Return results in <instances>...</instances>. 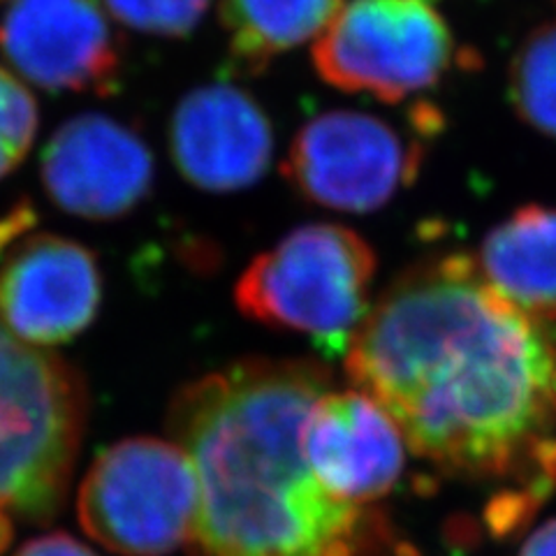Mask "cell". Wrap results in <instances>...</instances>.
<instances>
[{
	"mask_svg": "<svg viewBox=\"0 0 556 556\" xmlns=\"http://www.w3.org/2000/svg\"><path fill=\"white\" fill-rule=\"evenodd\" d=\"M343 367L417 457L452 473L506 476L556 427V345L464 255L396 278Z\"/></svg>",
	"mask_w": 556,
	"mask_h": 556,
	"instance_id": "cell-1",
	"label": "cell"
},
{
	"mask_svg": "<svg viewBox=\"0 0 556 556\" xmlns=\"http://www.w3.org/2000/svg\"><path fill=\"white\" fill-rule=\"evenodd\" d=\"M332 374L249 357L174 394L167 429L198 476L193 556H371L378 519L339 501L304 459L302 427Z\"/></svg>",
	"mask_w": 556,
	"mask_h": 556,
	"instance_id": "cell-2",
	"label": "cell"
},
{
	"mask_svg": "<svg viewBox=\"0 0 556 556\" xmlns=\"http://www.w3.org/2000/svg\"><path fill=\"white\" fill-rule=\"evenodd\" d=\"M89 415L81 376L0 318V508L49 521L63 508Z\"/></svg>",
	"mask_w": 556,
	"mask_h": 556,
	"instance_id": "cell-3",
	"label": "cell"
},
{
	"mask_svg": "<svg viewBox=\"0 0 556 556\" xmlns=\"http://www.w3.org/2000/svg\"><path fill=\"white\" fill-rule=\"evenodd\" d=\"M374 274L367 239L337 223H311L253 257L235 302L247 318L302 334L327 357H345L371 308Z\"/></svg>",
	"mask_w": 556,
	"mask_h": 556,
	"instance_id": "cell-4",
	"label": "cell"
},
{
	"mask_svg": "<svg viewBox=\"0 0 556 556\" xmlns=\"http://www.w3.org/2000/svg\"><path fill=\"white\" fill-rule=\"evenodd\" d=\"M198 476L174 443L135 437L110 445L84 476L77 513L96 543L121 556H165L188 543Z\"/></svg>",
	"mask_w": 556,
	"mask_h": 556,
	"instance_id": "cell-5",
	"label": "cell"
},
{
	"mask_svg": "<svg viewBox=\"0 0 556 556\" xmlns=\"http://www.w3.org/2000/svg\"><path fill=\"white\" fill-rule=\"evenodd\" d=\"M452 51V33L431 0H348L311 56L334 89L399 102L437 84Z\"/></svg>",
	"mask_w": 556,
	"mask_h": 556,
	"instance_id": "cell-6",
	"label": "cell"
},
{
	"mask_svg": "<svg viewBox=\"0 0 556 556\" xmlns=\"http://www.w3.org/2000/svg\"><path fill=\"white\" fill-rule=\"evenodd\" d=\"M102 304V271L84 243L42 230L30 204L0 216V318L22 341L77 339Z\"/></svg>",
	"mask_w": 556,
	"mask_h": 556,
	"instance_id": "cell-7",
	"label": "cell"
},
{
	"mask_svg": "<svg viewBox=\"0 0 556 556\" xmlns=\"http://www.w3.org/2000/svg\"><path fill=\"white\" fill-rule=\"evenodd\" d=\"M420 167V149L380 116L332 110L294 135L283 177L302 200L348 214L388 204Z\"/></svg>",
	"mask_w": 556,
	"mask_h": 556,
	"instance_id": "cell-8",
	"label": "cell"
},
{
	"mask_svg": "<svg viewBox=\"0 0 556 556\" xmlns=\"http://www.w3.org/2000/svg\"><path fill=\"white\" fill-rule=\"evenodd\" d=\"M0 54L49 93L110 96L124 65L100 0H12L0 16Z\"/></svg>",
	"mask_w": 556,
	"mask_h": 556,
	"instance_id": "cell-9",
	"label": "cell"
},
{
	"mask_svg": "<svg viewBox=\"0 0 556 556\" xmlns=\"http://www.w3.org/2000/svg\"><path fill=\"white\" fill-rule=\"evenodd\" d=\"M45 193L65 214L116 220L142 204L155 163L142 135L104 114H79L49 137L40 161Z\"/></svg>",
	"mask_w": 556,
	"mask_h": 556,
	"instance_id": "cell-10",
	"label": "cell"
},
{
	"mask_svg": "<svg viewBox=\"0 0 556 556\" xmlns=\"http://www.w3.org/2000/svg\"><path fill=\"white\" fill-rule=\"evenodd\" d=\"M169 153L190 186L206 193H235L267 174L274 128L249 91L228 81L204 84L174 108Z\"/></svg>",
	"mask_w": 556,
	"mask_h": 556,
	"instance_id": "cell-11",
	"label": "cell"
},
{
	"mask_svg": "<svg viewBox=\"0 0 556 556\" xmlns=\"http://www.w3.org/2000/svg\"><path fill=\"white\" fill-rule=\"evenodd\" d=\"M304 459L339 501L367 508L402 480L406 439L402 429L362 390H327L302 427Z\"/></svg>",
	"mask_w": 556,
	"mask_h": 556,
	"instance_id": "cell-12",
	"label": "cell"
},
{
	"mask_svg": "<svg viewBox=\"0 0 556 556\" xmlns=\"http://www.w3.org/2000/svg\"><path fill=\"white\" fill-rule=\"evenodd\" d=\"M480 274L535 323H556V208L525 206L486 235Z\"/></svg>",
	"mask_w": 556,
	"mask_h": 556,
	"instance_id": "cell-13",
	"label": "cell"
},
{
	"mask_svg": "<svg viewBox=\"0 0 556 556\" xmlns=\"http://www.w3.org/2000/svg\"><path fill=\"white\" fill-rule=\"evenodd\" d=\"M341 5L343 0H218L232 67L263 75L278 56L318 40Z\"/></svg>",
	"mask_w": 556,
	"mask_h": 556,
	"instance_id": "cell-14",
	"label": "cell"
},
{
	"mask_svg": "<svg viewBox=\"0 0 556 556\" xmlns=\"http://www.w3.org/2000/svg\"><path fill=\"white\" fill-rule=\"evenodd\" d=\"M510 93L519 116L556 137V22L533 30L510 70Z\"/></svg>",
	"mask_w": 556,
	"mask_h": 556,
	"instance_id": "cell-15",
	"label": "cell"
},
{
	"mask_svg": "<svg viewBox=\"0 0 556 556\" xmlns=\"http://www.w3.org/2000/svg\"><path fill=\"white\" fill-rule=\"evenodd\" d=\"M102 5L135 33L181 40L200 26L212 0H102Z\"/></svg>",
	"mask_w": 556,
	"mask_h": 556,
	"instance_id": "cell-16",
	"label": "cell"
},
{
	"mask_svg": "<svg viewBox=\"0 0 556 556\" xmlns=\"http://www.w3.org/2000/svg\"><path fill=\"white\" fill-rule=\"evenodd\" d=\"M38 126V102L28 86L0 65V179L24 163Z\"/></svg>",
	"mask_w": 556,
	"mask_h": 556,
	"instance_id": "cell-17",
	"label": "cell"
},
{
	"mask_svg": "<svg viewBox=\"0 0 556 556\" xmlns=\"http://www.w3.org/2000/svg\"><path fill=\"white\" fill-rule=\"evenodd\" d=\"M16 556H98L67 533H49L26 543Z\"/></svg>",
	"mask_w": 556,
	"mask_h": 556,
	"instance_id": "cell-18",
	"label": "cell"
},
{
	"mask_svg": "<svg viewBox=\"0 0 556 556\" xmlns=\"http://www.w3.org/2000/svg\"><path fill=\"white\" fill-rule=\"evenodd\" d=\"M519 556H556V517L547 519L527 538Z\"/></svg>",
	"mask_w": 556,
	"mask_h": 556,
	"instance_id": "cell-19",
	"label": "cell"
},
{
	"mask_svg": "<svg viewBox=\"0 0 556 556\" xmlns=\"http://www.w3.org/2000/svg\"><path fill=\"white\" fill-rule=\"evenodd\" d=\"M12 538V519L5 508H0V552H3Z\"/></svg>",
	"mask_w": 556,
	"mask_h": 556,
	"instance_id": "cell-20",
	"label": "cell"
},
{
	"mask_svg": "<svg viewBox=\"0 0 556 556\" xmlns=\"http://www.w3.org/2000/svg\"><path fill=\"white\" fill-rule=\"evenodd\" d=\"M0 3H5V0H0Z\"/></svg>",
	"mask_w": 556,
	"mask_h": 556,
	"instance_id": "cell-21",
	"label": "cell"
}]
</instances>
